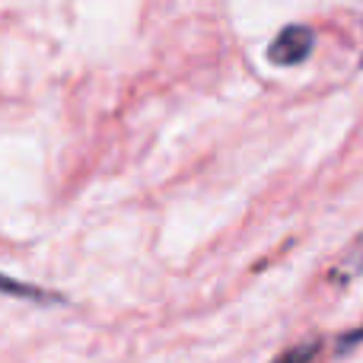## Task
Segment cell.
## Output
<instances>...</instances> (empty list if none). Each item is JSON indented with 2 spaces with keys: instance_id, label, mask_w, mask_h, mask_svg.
I'll return each instance as SVG.
<instances>
[{
  "instance_id": "obj_3",
  "label": "cell",
  "mask_w": 363,
  "mask_h": 363,
  "mask_svg": "<svg viewBox=\"0 0 363 363\" xmlns=\"http://www.w3.org/2000/svg\"><path fill=\"white\" fill-rule=\"evenodd\" d=\"M0 287H4V294H13V296H29V300H38V303L61 300V296L42 294V290H38V287H26V284H13V281H6V277H0Z\"/></svg>"
},
{
  "instance_id": "obj_1",
  "label": "cell",
  "mask_w": 363,
  "mask_h": 363,
  "mask_svg": "<svg viewBox=\"0 0 363 363\" xmlns=\"http://www.w3.org/2000/svg\"><path fill=\"white\" fill-rule=\"evenodd\" d=\"M315 48V32L309 26H287V29L277 32V38L268 48V61L274 67H294L303 64Z\"/></svg>"
},
{
  "instance_id": "obj_6",
  "label": "cell",
  "mask_w": 363,
  "mask_h": 363,
  "mask_svg": "<svg viewBox=\"0 0 363 363\" xmlns=\"http://www.w3.org/2000/svg\"><path fill=\"white\" fill-rule=\"evenodd\" d=\"M360 67H363V55H360Z\"/></svg>"
},
{
  "instance_id": "obj_5",
  "label": "cell",
  "mask_w": 363,
  "mask_h": 363,
  "mask_svg": "<svg viewBox=\"0 0 363 363\" xmlns=\"http://www.w3.org/2000/svg\"><path fill=\"white\" fill-rule=\"evenodd\" d=\"M347 341H363V328H360V332H354V335H351V338H347Z\"/></svg>"
},
{
  "instance_id": "obj_4",
  "label": "cell",
  "mask_w": 363,
  "mask_h": 363,
  "mask_svg": "<svg viewBox=\"0 0 363 363\" xmlns=\"http://www.w3.org/2000/svg\"><path fill=\"white\" fill-rule=\"evenodd\" d=\"M309 357H313V347L303 345V347H294V351L281 354V357H277L274 363H309Z\"/></svg>"
},
{
  "instance_id": "obj_2",
  "label": "cell",
  "mask_w": 363,
  "mask_h": 363,
  "mask_svg": "<svg viewBox=\"0 0 363 363\" xmlns=\"http://www.w3.org/2000/svg\"><path fill=\"white\" fill-rule=\"evenodd\" d=\"M357 274H363V233L351 242V249L345 252V255L338 258V264H335V277L338 281H354Z\"/></svg>"
}]
</instances>
